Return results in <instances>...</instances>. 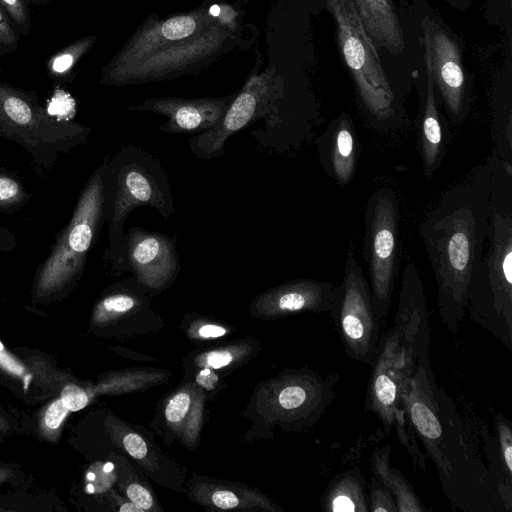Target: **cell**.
Here are the masks:
<instances>
[{"instance_id":"obj_1","label":"cell","mask_w":512,"mask_h":512,"mask_svg":"<svg viewBox=\"0 0 512 512\" xmlns=\"http://www.w3.org/2000/svg\"><path fill=\"white\" fill-rule=\"evenodd\" d=\"M491 157L446 190L426 211L419 234L431 264L442 324L456 334L466 314L470 276L484 246L490 204Z\"/></svg>"},{"instance_id":"obj_2","label":"cell","mask_w":512,"mask_h":512,"mask_svg":"<svg viewBox=\"0 0 512 512\" xmlns=\"http://www.w3.org/2000/svg\"><path fill=\"white\" fill-rule=\"evenodd\" d=\"M430 328L424 286L413 261L403 269L398 306L391 328L380 337L371 364L366 408L377 416L386 434L393 429L416 468L426 469L411 425L407 398L418 363L430 355Z\"/></svg>"},{"instance_id":"obj_3","label":"cell","mask_w":512,"mask_h":512,"mask_svg":"<svg viewBox=\"0 0 512 512\" xmlns=\"http://www.w3.org/2000/svg\"><path fill=\"white\" fill-rule=\"evenodd\" d=\"M407 407L417 439L433 461L452 505L472 512L504 510L455 403L437 386L430 357L417 365Z\"/></svg>"},{"instance_id":"obj_4","label":"cell","mask_w":512,"mask_h":512,"mask_svg":"<svg viewBox=\"0 0 512 512\" xmlns=\"http://www.w3.org/2000/svg\"><path fill=\"white\" fill-rule=\"evenodd\" d=\"M487 233L468 286L470 319L512 351V168L494 153Z\"/></svg>"},{"instance_id":"obj_5","label":"cell","mask_w":512,"mask_h":512,"mask_svg":"<svg viewBox=\"0 0 512 512\" xmlns=\"http://www.w3.org/2000/svg\"><path fill=\"white\" fill-rule=\"evenodd\" d=\"M104 170L105 218L108 246L103 262L112 276L125 273L122 256L124 223L137 207L150 206L168 220L175 212L174 199L161 161L142 147L126 144L106 156Z\"/></svg>"},{"instance_id":"obj_6","label":"cell","mask_w":512,"mask_h":512,"mask_svg":"<svg viewBox=\"0 0 512 512\" xmlns=\"http://www.w3.org/2000/svg\"><path fill=\"white\" fill-rule=\"evenodd\" d=\"M105 165L106 159L84 184L69 222L56 235L48 257L39 265L32 289L35 300L59 298L81 278L88 255L106 222Z\"/></svg>"},{"instance_id":"obj_7","label":"cell","mask_w":512,"mask_h":512,"mask_svg":"<svg viewBox=\"0 0 512 512\" xmlns=\"http://www.w3.org/2000/svg\"><path fill=\"white\" fill-rule=\"evenodd\" d=\"M90 132L86 125L53 115L36 91L0 81V137L24 149L37 170H51L62 155L86 143Z\"/></svg>"},{"instance_id":"obj_8","label":"cell","mask_w":512,"mask_h":512,"mask_svg":"<svg viewBox=\"0 0 512 512\" xmlns=\"http://www.w3.org/2000/svg\"><path fill=\"white\" fill-rule=\"evenodd\" d=\"M324 2L335 20L338 43L368 123L378 132L397 130L401 107L352 0Z\"/></svg>"},{"instance_id":"obj_9","label":"cell","mask_w":512,"mask_h":512,"mask_svg":"<svg viewBox=\"0 0 512 512\" xmlns=\"http://www.w3.org/2000/svg\"><path fill=\"white\" fill-rule=\"evenodd\" d=\"M239 11L227 2L221 14L194 36L176 42L115 74L102 85L166 81L196 74L249 40Z\"/></svg>"},{"instance_id":"obj_10","label":"cell","mask_w":512,"mask_h":512,"mask_svg":"<svg viewBox=\"0 0 512 512\" xmlns=\"http://www.w3.org/2000/svg\"><path fill=\"white\" fill-rule=\"evenodd\" d=\"M283 96V81L276 76L274 65L261 73L254 71L241 90L236 92L221 120L213 128L188 140L192 154L204 160L221 157L226 151L225 143L228 139L259 119H264L267 127L266 145L278 152L293 149L280 110Z\"/></svg>"},{"instance_id":"obj_11","label":"cell","mask_w":512,"mask_h":512,"mask_svg":"<svg viewBox=\"0 0 512 512\" xmlns=\"http://www.w3.org/2000/svg\"><path fill=\"white\" fill-rule=\"evenodd\" d=\"M399 223V201L394 189H375L364 210L363 256L373 307L381 323L387 318L395 287Z\"/></svg>"},{"instance_id":"obj_12","label":"cell","mask_w":512,"mask_h":512,"mask_svg":"<svg viewBox=\"0 0 512 512\" xmlns=\"http://www.w3.org/2000/svg\"><path fill=\"white\" fill-rule=\"evenodd\" d=\"M329 313L346 355L371 366L381 337L382 323L375 313L363 269L350 250Z\"/></svg>"},{"instance_id":"obj_13","label":"cell","mask_w":512,"mask_h":512,"mask_svg":"<svg viewBox=\"0 0 512 512\" xmlns=\"http://www.w3.org/2000/svg\"><path fill=\"white\" fill-rule=\"evenodd\" d=\"M227 2L207 1L189 12L176 13L166 18L157 14L147 17L101 69L100 83L137 64L151 54L176 42L190 38L211 24L223 11Z\"/></svg>"},{"instance_id":"obj_14","label":"cell","mask_w":512,"mask_h":512,"mask_svg":"<svg viewBox=\"0 0 512 512\" xmlns=\"http://www.w3.org/2000/svg\"><path fill=\"white\" fill-rule=\"evenodd\" d=\"M339 376L322 375L310 369L292 370L274 384L272 413L287 430L312 427L336 397Z\"/></svg>"},{"instance_id":"obj_15","label":"cell","mask_w":512,"mask_h":512,"mask_svg":"<svg viewBox=\"0 0 512 512\" xmlns=\"http://www.w3.org/2000/svg\"><path fill=\"white\" fill-rule=\"evenodd\" d=\"M122 256L125 272H131L151 296L170 287L181 270L177 237L142 227L124 232Z\"/></svg>"},{"instance_id":"obj_16","label":"cell","mask_w":512,"mask_h":512,"mask_svg":"<svg viewBox=\"0 0 512 512\" xmlns=\"http://www.w3.org/2000/svg\"><path fill=\"white\" fill-rule=\"evenodd\" d=\"M424 40L429 49L434 85L438 88L449 119L460 124L470 109V96L456 42L437 23L425 17Z\"/></svg>"},{"instance_id":"obj_17","label":"cell","mask_w":512,"mask_h":512,"mask_svg":"<svg viewBox=\"0 0 512 512\" xmlns=\"http://www.w3.org/2000/svg\"><path fill=\"white\" fill-rule=\"evenodd\" d=\"M235 95L236 92L223 97H154L131 105L127 110L165 116L167 121L158 127L164 133H201L221 120Z\"/></svg>"},{"instance_id":"obj_18","label":"cell","mask_w":512,"mask_h":512,"mask_svg":"<svg viewBox=\"0 0 512 512\" xmlns=\"http://www.w3.org/2000/svg\"><path fill=\"white\" fill-rule=\"evenodd\" d=\"M336 285L314 280L297 279L282 283L259 294L250 305L258 318L275 319L303 312L330 311Z\"/></svg>"},{"instance_id":"obj_19","label":"cell","mask_w":512,"mask_h":512,"mask_svg":"<svg viewBox=\"0 0 512 512\" xmlns=\"http://www.w3.org/2000/svg\"><path fill=\"white\" fill-rule=\"evenodd\" d=\"M424 42L426 84L421 90L418 126V148L423 174L431 179L441 166L450 140L449 129L437 106L428 45Z\"/></svg>"},{"instance_id":"obj_20","label":"cell","mask_w":512,"mask_h":512,"mask_svg":"<svg viewBox=\"0 0 512 512\" xmlns=\"http://www.w3.org/2000/svg\"><path fill=\"white\" fill-rule=\"evenodd\" d=\"M321 166L338 185L346 186L354 178L358 140L351 116L342 112L316 140Z\"/></svg>"},{"instance_id":"obj_21","label":"cell","mask_w":512,"mask_h":512,"mask_svg":"<svg viewBox=\"0 0 512 512\" xmlns=\"http://www.w3.org/2000/svg\"><path fill=\"white\" fill-rule=\"evenodd\" d=\"M149 319H158L151 308V294L134 276L108 287L97 302L93 314V322L96 324H128L130 334L133 324Z\"/></svg>"},{"instance_id":"obj_22","label":"cell","mask_w":512,"mask_h":512,"mask_svg":"<svg viewBox=\"0 0 512 512\" xmlns=\"http://www.w3.org/2000/svg\"><path fill=\"white\" fill-rule=\"evenodd\" d=\"M190 496L201 505L215 509L281 510L258 491L241 488L236 484L210 480H192Z\"/></svg>"},{"instance_id":"obj_23","label":"cell","mask_w":512,"mask_h":512,"mask_svg":"<svg viewBox=\"0 0 512 512\" xmlns=\"http://www.w3.org/2000/svg\"><path fill=\"white\" fill-rule=\"evenodd\" d=\"M373 41L393 55L405 47L403 30L391 0H352Z\"/></svg>"},{"instance_id":"obj_24","label":"cell","mask_w":512,"mask_h":512,"mask_svg":"<svg viewBox=\"0 0 512 512\" xmlns=\"http://www.w3.org/2000/svg\"><path fill=\"white\" fill-rule=\"evenodd\" d=\"M118 426L119 445L124 452L151 478L168 486L164 471L166 467L175 468L173 463L164 457L158 447L140 429L137 430L132 425L124 423H118Z\"/></svg>"},{"instance_id":"obj_25","label":"cell","mask_w":512,"mask_h":512,"mask_svg":"<svg viewBox=\"0 0 512 512\" xmlns=\"http://www.w3.org/2000/svg\"><path fill=\"white\" fill-rule=\"evenodd\" d=\"M323 511L367 512L365 479L358 469L338 474L327 487L321 501Z\"/></svg>"},{"instance_id":"obj_26","label":"cell","mask_w":512,"mask_h":512,"mask_svg":"<svg viewBox=\"0 0 512 512\" xmlns=\"http://www.w3.org/2000/svg\"><path fill=\"white\" fill-rule=\"evenodd\" d=\"M390 454L391 447L389 445L374 449L370 457L374 477L391 491L395 498L398 512L427 511L401 471L390 466Z\"/></svg>"},{"instance_id":"obj_27","label":"cell","mask_w":512,"mask_h":512,"mask_svg":"<svg viewBox=\"0 0 512 512\" xmlns=\"http://www.w3.org/2000/svg\"><path fill=\"white\" fill-rule=\"evenodd\" d=\"M95 43V36H86L63 48L48 60L47 71L49 75L54 78L69 76L76 64L92 49Z\"/></svg>"},{"instance_id":"obj_28","label":"cell","mask_w":512,"mask_h":512,"mask_svg":"<svg viewBox=\"0 0 512 512\" xmlns=\"http://www.w3.org/2000/svg\"><path fill=\"white\" fill-rule=\"evenodd\" d=\"M32 195L23 180L0 165V213H14L22 209Z\"/></svg>"},{"instance_id":"obj_29","label":"cell","mask_w":512,"mask_h":512,"mask_svg":"<svg viewBox=\"0 0 512 512\" xmlns=\"http://www.w3.org/2000/svg\"><path fill=\"white\" fill-rule=\"evenodd\" d=\"M164 419L174 430L181 429L185 420L196 419V391L193 388L180 390L173 394L164 408Z\"/></svg>"},{"instance_id":"obj_30","label":"cell","mask_w":512,"mask_h":512,"mask_svg":"<svg viewBox=\"0 0 512 512\" xmlns=\"http://www.w3.org/2000/svg\"><path fill=\"white\" fill-rule=\"evenodd\" d=\"M251 352L252 346L244 343L224 346L199 354L195 362L201 368L219 370L242 361L245 356L251 355Z\"/></svg>"},{"instance_id":"obj_31","label":"cell","mask_w":512,"mask_h":512,"mask_svg":"<svg viewBox=\"0 0 512 512\" xmlns=\"http://www.w3.org/2000/svg\"><path fill=\"white\" fill-rule=\"evenodd\" d=\"M130 464V463H129ZM128 464V476L123 480L122 488L129 501L136 505L142 512L158 511V505L152 491L139 479L138 475L131 472Z\"/></svg>"},{"instance_id":"obj_32","label":"cell","mask_w":512,"mask_h":512,"mask_svg":"<svg viewBox=\"0 0 512 512\" xmlns=\"http://www.w3.org/2000/svg\"><path fill=\"white\" fill-rule=\"evenodd\" d=\"M498 451L506 472L512 476V429L511 423L501 413L495 415Z\"/></svg>"},{"instance_id":"obj_33","label":"cell","mask_w":512,"mask_h":512,"mask_svg":"<svg viewBox=\"0 0 512 512\" xmlns=\"http://www.w3.org/2000/svg\"><path fill=\"white\" fill-rule=\"evenodd\" d=\"M368 511L398 512L393 494L376 477H372L369 483Z\"/></svg>"},{"instance_id":"obj_34","label":"cell","mask_w":512,"mask_h":512,"mask_svg":"<svg viewBox=\"0 0 512 512\" xmlns=\"http://www.w3.org/2000/svg\"><path fill=\"white\" fill-rule=\"evenodd\" d=\"M0 6L13 22L18 34L28 35L31 28L28 0H0Z\"/></svg>"},{"instance_id":"obj_35","label":"cell","mask_w":512,"mask_h":512,"mask_svg":"<svg viewBox=\"0 0 512 512\" xmlns=\"http://www.w3.org/2000/svg\"><path fill=\"white\" fill-rule=\"evenodd\" d=\"M190 324L187 335L194 339H217L224 337L229 332L226 327L206 319L192 320Z\"/></svg>"},{"instance_id":"obj_36","label":"cell","mask_w":512,"mask_h":512,"mask_svg":"<svg viewBox=\"0 0 512 512\" xmlns=\"http://www.w3.org/2000/svg\"><path fill=\"white\" fill-rule=\"evenodd\" d=\"M19 34L0 6V55L13 52L18 47Z\"/></svg>"},{"instance_id":"obj_37","label":"cell","mask_w":512,"mask_h":512,"mask_svg":"<svg viewBox=\"0 0 512 512\" xmlns=\"http://www.w3.org/2000/svg\"><path fill=\"white\" fill-rule=\"evenodd\" d=\"M60 399L69 411H79L86 407L89 398L85 390L76 384L70 383L64 386Z\"/></svg>"},{"instance_id":"obj_38","label":"cell","mask_w":512,"mask_h":512,"mask_svg":"<svg viewBox=\"0 0 512 512\" xmlns=\"http://www.w3.org/2000/svg\"><path fill=\"white\" fill-rule=\"evenodd\" d=\"M69 410L64 406L61 399L53 401L45 411L43 424L49 431H57Z\"/></svg>"},{"instance_id":"obj_39","label":"cell","mask_w":512,"mask_h":512,"mask_svg":"<svg viewBox=\"0 0 512 512\" xmlns=\"http://www.w3.org/2000/svg\"><path fill=\"white\" fill-rule=\"evenodd\" d=\"M0 366L11 374L20 377L24 374V367L16 361L4 348L0 350Z\"/></svg>"},{"instance_id":"obj_40","label":"cell","mask_w":512,"mask_h":512,"mask_svg":"<svg viewBox=\"0 0 512 512\" xmlns=\"http://www.w3.org/2000/svg\"><path fill=\"white\" fill-rule=\"evenodd\" d=\"M17 245L16 235L9 228L0 226V253L12 252Z\"/></svg>"},{"instance_id":"obj_41","label":"cell","mask_w":512,"mask_h":512,"mask_svg":"<svg viewBox=\"0 0 512 512\" xmlns=\"http://www.w3.org/2000/svg\"><path fill=\"white\" fill-rule=\"evenodd\" d=\"M32 1H33V3H34L35 5H37V6H41V5H44V4L48 3V2H49V1H51V0H32Z\"/></svg>"},{"instance_id":"obj_42","label":"cell","mask_w":512,"mask_h":512,"mask_svg":"<svg viewBox=\"0 0 512 512\" xmlns=\"http://www.w3.org/2000/svg\"><path fill=\"white\" fill-rule=\"evenodd\" d=\"M6 427V423L5 421L2 419L1 415H0V430L5 428Z\"/></svg>"},{"instance_id":"obj_43","label":"cell","mask_w":512,"mask_h":512,"mask_svg":"<svg viewBox=\"0 0 512 512\" xmlns=\"http://www.w3.org/2000/svg\"><path fill=\"white\" fill-rule=\"evenodd\" d=\"M87 478H88V480H91V481H92V480H94V479H95V474H94V473H92V472H90V473H88V474H87Z\"/></svg>"},{"instance_id":"obj_44","label":"cell","mask_w":512,"mask_h":512,"mask_svg":"<svg viewBox=\"0 0 512 512\" xmlns=\"http://www.w3.org/2000/svg\"><path fill=\"white\" fill-rule=\"evenodd\" d=\"M86 488H87V489H86V490H87V492H89V493H93V492H94L93 485L89 484Z\"/></svg>"},{"instance_id":"obj_45","label":"cell","mask_w":512,"mask_h":512,"mask_svg":"<svg viewBox=\"0 0 512 512\" xmlns=\"http://www.w3.org/2000/svg\"><path fill=\"white\" fill-rule=\"evenodd\" d=\"M4 348L3 344L0 342V350Z\"/></svg>"},{"instance_id":"obj_46","label":"cell","mask_w":512,"mask_h":512,"mask_svg":"<svg viewBox=\"0 0 512 512\" xmlns=\"http://www.w3.org/2000/svg\"><path fill=\"white\" fill-rule=\"evenodd\" d=\"M0 73H2V68L0 67Z\"/></svg>"}]
</instances>
